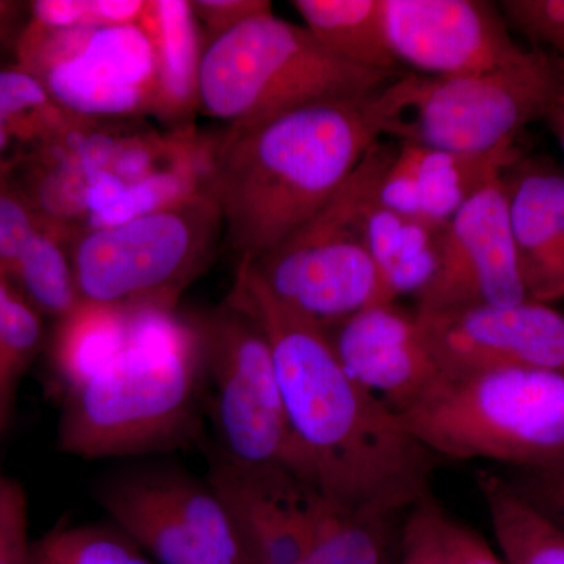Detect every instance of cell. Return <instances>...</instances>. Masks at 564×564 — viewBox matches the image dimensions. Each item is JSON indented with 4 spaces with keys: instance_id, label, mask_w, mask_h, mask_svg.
<instances>
[{
    "instance_id": "obj_18",
    "label": "cell",
    "mask_w": 564,
    "mask_h": 564,
    "mask_svg": "<svg viewBox=\"0 0 564 564\" xmlns=\"http://www.w3.org/2000/svg\"><path fill=\"white\" fill-rule=\"evenodd\" d=\"M508 220L527 300L564 299V174L519 159L503 174Z\"/></svg>"
},
{
    "instance_id": "obj_28",
    "label": "cell",
    "mask_w": 564,
    "mask_h": 564,
    "mask_svg": "<svg viewBox=\"0 0 564 564\" xmlns=\"http://www.w3.org/2000/svg\"><path fill=\"white\" fill-rule=\"evenodd\" d=\"M44 221L13 181H0V270L7 276Z\"/></svg>"
},
{
    "instance_id": "obj_5",
    "label": "cell",
    "mask_w": 564,
    "mask_h": 564,
    "mask_svg": "<svg viewBox=\"0 0 564 564\" xmlns=\"http://www.w3.org/2000/svg\"><path fill=\"white\" fill-rule=\"evenodd\" d=\"M400 421L437 459L536 469L564 455V373L491 369L447 377Z\"/></svg>"
},
{
    "instance_id": "obj_33",
    "label": "cell",
    "mask_w": 564,
    "mask_h": 564,
    "mask_svg": "<svg viewBox=\"0 0 564 564\" xmlns=\"http://www.w3.org/2000/svg\"><path fill=\"white\" fill-rule=\"evenodd\" d=\"M445 532L456 564H505L502 556L486 543L481 534L455 521L451 514L447 516Z\"/></svg>"
},
{
    "instance_id": "obj_34",
    "label": "cell",
    "mask_w": 564,
    "mask_h": 564,
    "mask_svg": "<svg viewBox=\"0 0 564 564\" xmlns=\"http://www.w3.org/2000/svg\"><path fill=\"white\" fill-rule=\"evenodd\" d=\"M31 21L29 2L0 0V55L14 57L18 41Z\"/></svg>"
},
{
    "instance_id": "obj_25",
    "label": "cell",
    "mask_w": 564,
    "mask_h": 564,
    "mask_svg": "<svg viewBox=\"0 0 564 564\" xmlns=\"http://www.w3.org/2000/svg\"><path fill=\"white\" fill-rule=\"evenodd\" d=\"M404 514L337 510L295 564H397Z\"/></svg>"
},
{
    "instance_id": "obj_21",
    "label": "cell",
    "mask_w": 564,
    "mask_h": 564,
    "mask_svg": "<svg viewBox=\"0 0 564 564\" xmlns=\"http://www.w3.org/2000/svg\"><path fill=\"white\" fill-rule=\"evenodd\" d=\"M304 28L336 57L361 68L399 73L386 33L384 0H293Z\"/></svg>"
},
{
    "instance_id": "obj_26",
    "label": "cell",
    "mask_w": 564,
    "mask_h": 564,
    "mask_svg": "<svg viewBox=\"0 0 564 564\" xmlns=\"http://www.w3.org/2000/svg\"><path fill=\"white\" fill-rule=\"evenodd\" d=\"M51 564H152L120 530L74 527L40 541Z\"/></svg>"
},
{
    "instance_id": "obj_13",
    "label": "cell",
    "mask_w": 564,
    "mask_h": 564,
    "mask_svg": "<svg viewBox=\"0 0 564 564\" xmlns=\"http://www.w3.org/2000/svg\"><path fill=\"white\" fill-rule=\"evenodd\" d=\"M524 300L502 176L448 221L440 265L430 284L415 296V311L448 313Z\"/></svg>"
},
{
    "instance_id": "obj_20",
    "label": "cell",
    "mask_w": 564,
    "mask_h": 564,
    "mask_svg": "<svg viewBox=\"0 0 564 564\" xmlns=\"http://www.w3.org/2000/svg\"><path fill=\"white\" fill-rule=\"evenodd\" d=\"M448 223H434L402 214L375 199L369 212L370 252L383 303L419 295L440 265Z\"/></svg>"
},
{
    "instance_id": "obj_24",
    "label": "cell",
    "mask_w": 564,
    "mask_h": 564,
    "mask_svg": "<svg viewBox=\"0 0 564 564\" xmlns=\"http://www.w3.org/2000/svg\"><path fill=\"white\" fill-rule=\"evenodd\" d=\"M74 231L47 220L10 270L11 284L41 315L61 321L80 303L70 261Z\"/></svg>"
},
{
    "instance_id": "obj_7",
    "label": "cell",
    "mask_w": 564,
    "mask_h": 564,
    "mask_svg": "<svg viewBox=\"0 0 564 564\" xmlns=\"http://www.w3.org/2000/svg\"><path fill=\"white\" fill-rule=\"evenodd\" d=\"M221 237V212L210 191L120 225L76 231L69 251L80 302L176 310Z\"/></svg>"
},
{
    "instance_id": "obj_31",
    "label": "cell",
    "mask_w": 564,
    "mask_h": 564,
    "mask_svg": "<svg viewBox=\"0 0 564 564\" xmlns=\"http://www.w3.org/2000/svg\"><path fill=\"white\" fill-rule=\"evenodd\" d=\"M524 470L521 481H513L516 488L564 530V455L547 466Z\"/></svg>"
},
{
    "instance_id": "obj_27",
    "label": "cell",
    "mask_w": 564,
    "mask_h": 564,
    "mask_svg": "<svg viewBox=\"0 0 564 564\" xmlns=\"http://www.w3.org/2000/svg\"><path fill=\"white\" fill-rule=\"evenodd\" d=\"M447 516L430 494L415 503L403 518L397 564H456L445 532Z\"/></svg>"
},
{
    "instance_id": "obj_2",
    "label": "cell",
    "mask_w": 564,
    "mask_h": 564,
    "mask_svg": "<svg viewBox=\"0 0 564 564\" xmlns=\"http://www.w3.org/2000/svg\"><path fill=\"white\" fill-rule=\"evenodd\" d=\"M423 79L411 70L364 95L214 135L209 191L220 207L223 239L239 262L256 261L310 221L367 151L393 135Z\"/></svg>"
},
{
    "instance_id": "obj_16",
    "label": "cell",
    "mask_w": 564,
    "mask_h": 564,
    "mask_svg": "<svg viewBox=\"0 0 564 564\" xmlns=\"http://www.w3.org/2000/svg\"><path fill=\"white\" fill-rule=\"evenodd\" d=\"M325 332L345 372L399 417L448 377L423 337L415 310L397 302L370 304Z\"/></svg>"
},
{
    "instance_id": "obj_15",
    "label": "cell",
    "mask_w": 564,
    "mask_h": 564,
    "mask_svg": "<svg viewBox=\"0 0 564 564\" xmlns=\"http://www.w3.org/2000/svg\"><path fill=\"white\" fill-rule=\"evenodd\" d=\"M415 314L430 350L448 377L491 369L564 373V314L551 304L524 300Z\"/></svg>"
},
{
    "instance_id": "obj_17",
    "label": "cell",
    "mask_w": 564,
    "mask_h": 564,
    "mask_svg": "<svg viewBox=\"0 0 564 564\" xmlns=\"http://www.w3.org/2000/svg\"><path fill=\"white\" fill-rule=\"evenodd\" d=\"M518 148L470 154L399 140L378 199L423 220L448 223L464 204L521 159Z\"/></svg>"
},
{
    "instance_id": "obj_9",
    "label": "cell",
    "mask_w": 564,
    "mask_h": 564,
    "mask_svg": "<svg viewBox=\"0 0 564 564\" xmlns=\"http://www.w3.org/2000/svg\"><path fill=\"white\" fill-rule=\"evenodd\" d=\"M195 322L203 340L204 377L212 384L220 455L288 467L302 477L261 323L231 295Z\"/></svg>"
},
{
    "instance_id": "obj_14",
    "label": "cell",
    "mask_w": 564,
    "mask_h": 564,
    "mask_svg": "<svg viewBox=\"0 0 564 564\" xmlns=\"http://www.w3.org/2000/svg\"><path fill=\"white\" fill-rule=\"evenodd\" d=\"M386 33L397 62L426 77L485 73L518 61L499 6L486 0H384Z\"/></svg>"
},
{
    "instance_id": "obj_10",
    "label": "cell",
    "mask_w": 564,
    "mask_h": 564,
    "mask_svg": "<svg viewBox=\"0 0 564 564\" xmlns=\"http://www.w3.org/2000/svg\"><path fill=\"white\" fill-rule=\"evenodd\" d=\"M14 61L74 117L140 120L154 110V52L139 24L50 29L29 21Z\"/></svg>"
},
{
    "instance_id": "obj_3",
    "label": "cell",
    "mask_w": 564,
    "mask_h": 564,
    "mask_svg": "<svg viewBox=\"0 0 564 564\" xmlns=\"http://www.w3.org/2000/svg\"><path fill=\"white\" fill-rule=\"evenodd\" d=\"M124 351L66 392L61 447L85 459L176 447L195 433L204 381L202 334L176 310L128 311Z\"/></svg>"
},
{
    "instance_id": "obj_22",
    "label": "cell",
    "mask_w": 564,
    "mask_h": 564,
    "mask_svg": "<svg viewBox=\"0 0 564 564\" xmlns=\"http://www.w3.org/2000/svg\"><path fill=\"white\" fill-rule=\"evenodd\" d=\"M477 485L505 564H564V530L513 481L484 470Z\"/></svg>"
},
{
    "instance_id": "obj_1",
    "label": "cell",
    "mask_w": 564,
    "mask_h": 564,
    "mask_svg": "<svg viewBox=\"0 0 564 564\" xmlns=\"http://www.w3.org/2000/svg\"><path fill=\"white\" fill-rule=\"evenodd\" d=\"M229 295L269 339L304 480L347 511L404 514L425 499L436 456L345 372L325 328L276 302L247 263Z\"/></svg>"
},
{
    "instance_id": "obj_35",
    "label": "cell",
    "mask_w": 564,
    "mask_h": 564,
    "mask_svg": "<svg viewBox=\"0 0 564 564\" xmlns=\"http://www.w3.org/2000/svg\"><path fill=\"white\" fill-rule=\"evenodd\" d=\"M25 155L28 152L0 110V181L11 180Z\"/></svg>"
},
{
    "instance_id": "obj_11",
    "label": "cell",
    "mask_w": 564,
    "mask_h": 564,
    "mask_svg": "<svg viewBox=\"0 0 564 564\" xmlns=\"http://www.w3.org/2000/svg\"><path fill=\"white\" fill-rule=\"evenodd\" d=\"M118 530L159 564H250L209 484L174 469H135L98 486Z\"/></svg>"
},
{
    "instance_id": "obj_36",
    "label": "cell",
    "mask_w": 564,
    "mask_h": 564,
    "mask_svg": "<svg viewBox=\"0 0 564 564\" xmlns=\"http://www.w3.org/2000/svg\"><path fill=\"white\" fill-rule=\"evenodd\" d=\"M543 121L549 126L551 132L554 133L564 155V79L562 88L556 93L554 102L549 107Z\"/></svg>"
},
{
    "instance_id": "obj_4",
    "label": "cell",
    "mask_w": 564,
    "mask_h": 564,
    "mask_svg": "<svg viewBox=\"0 0 564 564\" xmlns=\"http://www.w3.org/2000/svg\"><path fill=\"white\" fill-rule=\"evenodd\" d=\"M351 65L304 25L258 14L204 47L199 109L243 132L313 104L352 98L402 76Z\"/></svg>"
},
{
    "instance_id": "obj_23",
    "label": "cell",
    "mask_w": 564,
    "mask_h": 564,
    "mask_svg": "<svg viewBox=\"0 0 564 564\" xmlns=\"http://www.w3.org/2000/svg\"><path fill=\"white\" fill-rule=\"evenodd\" d=\"M128 311L80 302L57 321L52 364L66 392L79 388L124 351Z\"/></svg>"
},
{
    "instance_id": "obj_8",
    "label": "cell",
    "mask_w": 564,
    "mask_h": 564,
    "mask_svg": "<svg viewBox=\"0 0 564 564\" xmlns=\"http://www.w3.org/2000/svg\"><path fill=\"white\" fill-rule=\"evenodd\" d=\"M564 79V57L529 47L518 61L456 77H426L393 135L443 150L489 154L516 147L533 121L544 120Z\"/></svg>"
},
{
    "instance_id": "obj_37",
    "label": "cell",
    "mask_w": 564,
    "mask_h": 564,
    "mask_svg": "<svg viewBox=\"0 0 564 564\" xmlns=\"http://www.w3.org/2000/svg\"><path fill=\"white\" fill-rule=\"evenodd\" d=\"M28 564H51L40 543L33 544L31 558H29Z\"/></svg>"
},
{
    "instance_id": "obj_30",
    "label": "cell",
    "mask_w": 564,
    "mask_h": 564,
    "mask_svg": "<svg viewBox=\"0 0 564 564\" xmlns=\"http://www.w3.org/2000/svg\"><path fill=\"white\" fill-rule=\"evenodd\" d=\"M191 7L206 46L250 18L273 11L269 0H191Z\"/></svg>"
},
{
    "instance_id": "obj_29",
    "label": "cell",
    "mask_w": 564,
    "mask_h": 564,
    "mask_svg": "<svg viewBox=\"0 0 564 564\" xmlns=\"http://www.w3.org/2000/svg\"><path fill=\"white\" fill-rule=\"evenodd\" d=\"M32 547L24 488L0 475V564H28Z\"/></svg>"
},
{
    "instance_id": "obj_12",
    "label": "cell",
    "mask_w": 564,
    "mask_h": 564,
    "mask_svg": "<svg viewBox=\"0 0 564 564\" xmlns=\"http://www.w3.org/2000/svg\"><path fill=\"white\" fill-rule=\"evenodd\" d=\"M250 564H295L313 547L334 507L288 467L212 458L209 478Z\"/></svg>"
},
{
    "instance_id": "obj_32",
    "label": "cell",
    "mask_w": 564,
    "mask_h": 564,
    "mask_svg": "<svg viewBox=\"0 0 564 564\" xmlns=\"http://www.w3.org/2000/svg\"><path fill=\"white\" fill-rule=\"evenodd\" d=\"M31 21L50 29L99 28L95 0H33Z\"/></svg>"
},
{
    "instance_id": "obj_6",
    "label": "cell",
    "mask_w": 564,
    "mask_h": 564,
    "mask_svg": "<svg viewBox=\"0 0 564 564\" xmlns=\"http://www.w3.org/2000/svg\"><path fill=\"white\" fill-rule=\"evenodd\" d=\"M397 148L377 141L310 221L261 258L243 262L282 306L328 329L383 303L367 220Z\"/></svg>"
},
{
    "instance_id": "obj_19",
    "label": "cell",
    "mask_w": 564,
    "mask_h": 564,
    "mask_svg": "<svg viewBox=\"0 0 564 564\" xmlns=\"http://www.w3.org/2000/svg\"><path fill=\"white\" fill-rule=\"evenodd\" d=\"M139 25L154 52L158 90L152 115L173 129L192 128L206 44L191 0H147Z\"/></svg>"
}]
</instances>
